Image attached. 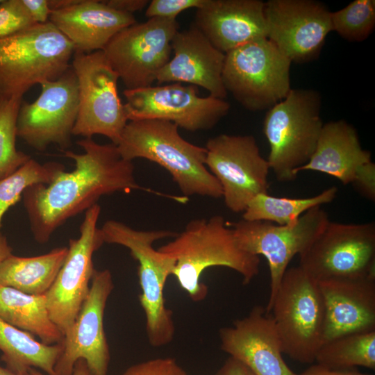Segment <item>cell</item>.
I'll return each mask as SVG.
<instances>
[{"mask_svg": "<svg viewBox=\"0 0 375 375\" xmlns=\"http://www.w3.org/2000/svg\"><path fill=\"white\" fill-rule=\"evenodd\" d=\"M83 153L65 151L74 169L60 173L49 184H35L23 193L31 233L39 244L47 243L69 218L97 204L103 195L141 190L176 200V197L139 185L132 161L124 160L114 144L92 138L78 140Z\"/></svg>", "mask_w": 375, "mask_h": 375, "instance_id": "obj_1", "label": "cell"}, {"mask_svg": "<svg viewBox=\"0 0 375 375\" xmlns=\"http://www.w3.org/2000/svg\"><path fill=\"white\" fill-rule=\"evenodd\" d=\"M158 250L176 260L172 275L195 302L204 300L208 287L200 278L208 267H226L249 284L259 273L260 258L238 245L232 228L219 215L190 221L183 231Z\"/></svg>", "mask_w": 375, "mask_h": 375, "instance_id": "obj_2", "label": "cell"}, {"mask_svg": "<svg viewBox=\"0 0 375 375\" xmlns=\"http://www.w3.org/2000/svg\"><path fill=\"white\" fill-rule=\"evenodd\" d=\"M116 146L126 160L144 158L162 166L185 197H222L219 183L206 165V148L185 140L173 122L158 119L128 121Z\"/></svg>", "mask_w": 375, "mask_h": 375, "instance_id": "obj_3", "label": "cell"}, {"mask_svg": "<svg viewBox=\"0 0 375 375\" xmlns=\"http://www.w3.org/2000/svg\"><path fill=\"white\" fill-rule=\"evenodd\" d=\"M104 243L124 246L138 262V275L141 293L139 301L146 317V331L149 344L160 347L174 339L175 325L172 311L167 308L163 296L169 276L172 275L176 260L155 249L153 243L178 233L169 230H137L113 219L100 228Z\"/></svg>", "mask_w": 375, "mask_h": 375, "instance_id": "obj_4", "label": "cell"}, {"mask_svg": "<svg viewBox=\"0 0 375 375\" xmlns=\"http://www.w3.org/2000/svg\"><path fill=\"white\" fill-rule=\"evenodd\" d=\"M72 42L51 23L35 24L0 40V96L22 97L71 67Z\"/></svg>", "mask_w": 375, "mask_h": 375, "instance_id": "obj_5", "label": "cell"}, {"mask_svg": "<svg viewBox=\"0 0 375 375\" xmlns=\"http://www.w3.org/2000/svg\"><path fill=\"white\" fill-rule=\"evenodd\" d=\"M321 97L313 90L291 89L269 108L263 132L269 144L267 162L280 182H290L312 156L323 126Z\"/></svg>", "mask_w": 375, "mask_h": 375, "instance_id": "obj_6", "label": "cell"}, {"mask_svg": "<svg viewBox=\"0 0 375 375\" xmlns=\"http://www.w3.org/2000/svg\"><path fill=\"white\" fill-rule=\"evenodd\" d=\"M269 313L283 353L301 363L315 361L322 344L326 315L318 283L299 266L287 269Z\"/></svg>", "mask_w": 375, "mask_h": 375, "instance_id": "obj_7", "label": "cell"}, {"mask_svg": "<svg viewBox=\"0 0 375 375\" xmlns=\"http://www.w3.org/2000/svg\"><path fill=\"white\" fill-rule=\"evenodd\" d=\"M291 61L267 38L225 53L222 78L226 92L246 109H269L291 90Z\"/></svg>", "mask_w": 375, "mask_h": 375, "instance_id": "obj_8", "label": "cell"}, {"mask_svg": "<svg viewBox=\"0 0 375 375\" xmlns=\"http://www.w3.org/2000/svg\"><path fill=\"white\" fill-rule=\"evenodd\" d=\"M71 67L78 88V111L72 135H102L117 145L128 119L118 95L117 74L103 51H74Z\"/></svg>", "mask_w": 375, "mask_h": 375, "instance_id": "obj_9", "label": "cell"}, {"mask_svg": "<svg viewBox=\"0 0 375 375\" xmlns=\"http://www.w3.org/2000/svg\"><path fill=\"white\" fill-rule=\"evenodd\" d=\"M299 256V266L317 283L375 277V224L329 222Z\"/></svg>", "mask_w": 375, "mask_h": 375, "instance_id": "obj_10", "label": "cell"}, {"mask_svg": "<svg viewBox=\"0 0 375 375\" xmlns=\"http://www.w3.org/2000/svg\"><path fill=\"white\" fill-rule=\"evenodd\" d=\"M176 19L149 18L118 32L103 51L126 90L152 86L172 54Z\"/></svg>", "mask_w": 375, "mask_h": 375, "instance_id": "obj_11", "label": "cell"}, {"mask_svg": "<svg viewBox=\"0 0 375 375\" xmlns=\"http://www.w3.org/2000/svg\"><path fill=\"white\" fill-rule=\"evenodd\" d=\"M330 222L321 206L303 213L297 222L288 225L265 221L241 219L233 224V232L238 245L251 254L263 256L270 273V294L266 312L272 301L288 266L297 254L303 252Z\"/></svg>", "mask_w": 375, "mask_h": 375, "instance_id": "obj_12", "label": "cell"}, {"mask_svg": "<svg viewBox=\"0 0 375 375\" xmlns=\"http://www.w3.org/2000/svg\"><path fill=\"white\" fill-rule=\"evenodd\" d=\"M205 148L206 165L219 183L230 210L243 212L253 197L267 193L269 166L253 135L220 134Z\"/></svg>", "mask_w": 375, "mask_h": 375, "instance_id": "obj_13", "label": "cell"}, {"mask_svg": "<svg viewBox=\"0 0 375 375\" xmlns=\"http://www.w3.org/2000/svg\"><path fill=\"white\" fill-rule=\"evenodd\" d=\"M124 109L128 121L158 119L174 123L188 131L213 128L230 109L228 102L210 95H198L197 87L174 83L125 90Z\"/></svg>", "mask_w": 375, "mask_h": 375, "instance_id": "obj_14", "label": "cell"}, {"mask_svg": "<svg viewBox=\"0 0 375 375\" xmlns=\"http://www.w3.org/2000/svg\"><path fill=\"white\" fill-rule=\"evenodd\" d=\"M101 207L85 211L80 235L70 239L65 260L45 294L49 316L63 336L74 323L90 290L94 268L92 257L104 244L97 222Z\"/></svg>", "mask_w": 375, "mask_h": 375, "instance_id": "obj_15", "label": "cell"}, {"mask_svg": "<svg viewBox=\"0 0 375 375\" xmlns=\"http://www.w3.org/2000/svg\"><path fill=\"white\" fill-rule=\"evenodd\" d=\"M41 92L32 103L22 101L17 119V136L38 151L54 144H71L78 111V88L72 67L54 81L40 84Z\"/></svg>", "mask_w": 375, "mask_h": 375, "instance_id": "obj_16", "label": "cell"}, {"mask_svg": "<svg viewBox=\"0 0 375 375\" xmlns=\"http://www.w3.org/2000/svg\"><path fill=\"white\" fill-rule=\"evenodd\" d=\"M88 294L62 342V351L54 367L55 375H71L75 363L84 360L91 375H108L110 360L104 331L106 303L114 284L109 269H94Z\"/></svg>", "mask_w": 375, "mask_h": 375, "instance_id": "obj_17", "label": "cell"}, {"mask_svg": "<svg viewBox=\"0 0 375 375\" xmlns=\"http://www.w3.org/2000/svg\"><path fill=\"white\" fill-rule=\"evenodd\" d=\"M264 13L267 38L291 62L316 59L332 31L331 12L317 1L269 0Z\"/></svg>", "mask_w": 375, "mask_h": 375, "instance_id": "obj_18", "label": "cell"}, {"mask_svg": "<svg viewBox=\"0 0 375 375\" xmlns=\"http://www.w3.org/2000/svg\"><path fill=\"white\" fill-rule=\"evenodd\" d=\"M221 349L247 367L254 375H298L285 362L274 320L265 308L249 313L219 331Z\"/></svg>", "mask_w": 375, "mask_h": 375, "instance_id": "obj_19", "label": "cell"}, {"mask_svg": "<svg viewBox=\"0 0 375 375\" xmlns=\"http://www.w3.org/2000/svg\"><path fill=\"white\" fill-rule=\"evenodd\" d=\"M173 56L160 71L159 83H187L207 90L210 95L224 99L227 92L222 74L225 53L215 48L193 24L178 31L172 40Z\"/></svg>", "mask_w": 375, "mask_h": 375, "instance_id": "obj_20", "label": "cell"}, {"mask_svg": "<svg viewBox=\"0 0 375 375\" xmlns=\"http://www.w3.org/2000/svg\"><path fill=\"white\" fill-rule=\"evenodd\" d=\"M318 284L326 313L322 344L343 335L375 331V277L333 278Z\"/></svg>", "mask_w": 375, "mask_h": 375, "instance_id": "obj_21", "label": "cell"}, {"mask_svg": "<svg viewBox=\"0 0 375 375\" xmlns=\"http://www.w3.org/2000/svg\"><path fill=\"white\" fill-rule=\"evenodd\" d=\"M265 2L260 0H206L197 9L194 25L226 53L247 42L267 38Z\"/></svg>", "mask_w": 375, "mask_h": 375, "instance_id": "obj_22", "label": "cell"}, {"mask_svg": "<svg viewBox=\"0 0 375 375\" xmlns=\"http://www.w3.org/2000/svg\"><path fill=\"white\" fill-rule=\"evenodd\" d=\"M49 22L73 44L74 51H103L120 31L136 23L133 14L115 10L104 1L81 0L51 11Z\"/></svg>", "mask_w": 375, "mask_h": 375, "instance_id": "obj_23", "label": "cell"}, {"mask_svg": "<svg viewBox=\"0 0 375 375\" xmlns=\"http://www.w3.org/2000/svg\"><path fill=\"white\" fill-rule=\"evenodd\" d=\"M372 161L362 148L357 131L344 120L323 124L315 151L309 161L297 170L319 172L344 185L352 183L360 168Z\"/></svg>", "mask_w": 375, "mask_h": 375, "instance_id": "obj_24", "label": "cell"}, {"mask_svg": "<svg viewBox=\"0 0 375 375\" xmlns=\"http://www.w3.org/2000/svg\"><path fill=\"white\" fill-rule=\"evenodd\" d=\"M68 252L57 247L33 257L8 256L0 265V285L31 295H44L53 283Z\"/></svg>", "mask_w": 375, "mask_h": 375, "instance_id": "obj_25", "label": "cell"}, {"mask_svg": "<svg viewBox=\"0 0 375 375\" xmlns=\"http://www.w3.org/2000/svg\"><path fill=\"white\" fill-rule=\"evenodd\" d=\"M0 318L36 335L45 344H56L63 340L62 333L49 316L45 294H28L0 285Z\"/></svg>", "mask_w": 375, "mask_h": 375, "instance_id": "obj_26", "label": "cell"}, {"mask_svg": "<svg viewBox=\"0 0 375 375\" xmlns=\"http://www.w3.org/2000/svg\"><path fill=\"white\" fill-rule=\"evenodd\" d=\"M1 359L14 372H26L39 368L48 375H55L54 367L62 351V342L47 345L32 334L19 329L0 318Z\"/></svg>", "mask_w": 375, "mask_h": 375, "instance_id": "obj_27", "label": "cell"}, {"mask_svg": "<svg viewBox=\"0 0 375 375\" xmlns=\"http://www.w3.org/2000/svg\"><path fill=\"white\" fill-rule=\"evenodd\" d=\"M337 192V188L333 186L314 197L299 199L259 194L248 203L242 219L274 222L278 225L291 224L310 209L331 203Z\"/></svg>", "mask_w": 375, "mask_h": 375, "instance_id": "obj_28", "label": "cell"}, {"mask_svg": "<svg viewBox=\"0 0 375 375\" xmlns=\"http://www.w3.org/2000/svg\"><path fill=\"white\" fill-rule=\"evenodd\" d=\"M315 360L332 369L363 367L375 369V331L335 338L322 344Z\"/></svg>", "mask_w": 375, "mask_h": 375, "instance_id": "obj_29", "label": "cell"}, {"mask_svg": "<svg viewBox=\"0 0 375 375\" xmlns=\"http://www.w3.org/2000/svg\"><path fill=\"white\" fill-rule=\"evenodd\" d=\"M65 166L58 162L40 163L30 158L10 176L0 179V229L6 212L22 198L23 193L35 184H49Z\"/></svg>", "mask_w": 375, "mask_h": 375, "instance_id": "obj_30", "label": "cell"}, {"mask_svg": "<svg viewBox=\"0 0 375 375\" xmlns=\"http://www.w3.org/2000/svg\"><path fill=\"white\" fill-rule=\"evenodd\" d=\"M22 97L0 96V179L14 173L31 157L16 148L17 119Z\"/></svg>", "mask_w": 375, "mask_h": 375, "instance_id": "obj_31", "label": "cell"}, {"mask_svg": "<svg viewBox=\"0 0 375 375\" xmlns=\"http://www.w3.org/2000/svg\"><path fill=\"white\" fill-rule=\"evenodd\" d=\"M332 31L352 42L366 40L375 27V1L355 0L331 13Z\"/></svg>", "mask_w": 375, "mask_h": 375, "instance_id": "obj_32", "label": "cell"}, {"mask_svg": "<svg viewBox=\"0 0 375 375\" xmlns=\"http://www.w3.org/2000/svg\"><path fill=\"white\" fill-rule=\"evenodd\" d=\"M35 24L20 0L0 3V40Z\"/></svg>", "mask_w": 375, "mask_h": 375, "instance_id": "obj_33", "label": "cell"}, {"mask_svg": "<svg viewBox=\"0 0 375 375\" xmlns=\"http://www.w3.org/2000/svg\"><path fill=\"white\" fill-rule=\"evenodd\" d=\"M122 375H188L172 358H158L133 365Z\"/></svg>", "mask_w": 375, "mask_h": 375, "instance_id": "obj_34", "label": "cell"}, {"mask_svg": "<svg viewBox=\"0 0 375 375\" xmlns=\"http://www.w3.org/2000/svg\"><path fill=\"white\" fill-rule=\"evenodd\" d=\"M206 2V0H152L149 3L145 15L149 19H176L180 12L190 8H200Z\"/></svg>", "mask_w": 375, "mask_h": 375, "instance_id": "obj_35", "label": "cell"}, {"mask_svg": "<svg viewBox=\"0 0 375 375\" xmlns=\"http://www.w3.org/2000/svg\"><path fill=\"white\" fill-rule=\"evenodd\" d=\"M363 197L375 200V164L371 161L362 166L351 183Z\"/></svg>", "mask_w": 375, "mask_h": 375, "instance_id": "obj_36", "label": "cell"}, {"mask_svg": "<svg viewBox=\"0 0 375 375\" xmlns=\"http://www.w3.org/2000/svg\"><path fill=\"white\" fill-rule=\"evenodd\" d=\"M21 3L35 24L49 22L51 13L48 0H20Z\"/></svg>", "mask_w": 375, "mask_h": 375, "instance_id": "obj_37", "label": "cell"}, {"mask_svg": "<svg viewBox=\"0 0 375 375\" xmlns=\"http://www.w3.org/2000/svg\"><path fill=\"white\" fill-rule=\"evenodd\" d=\"M298 375H373L362 373L357 367L347 369H332L319 364L310 366L303 373Z\"/></svg>", "mask_w": 375, "mask_h": 375, "instance_id": "obj_38", "label": "cell"}, {"mask_svg": "<svg viewBox=\"0 0 375 375\" xmlns=\"http://www.w3.org/2000/svg\"><path fill=\"white\" fill-rule=\"evenodd\" d=\"M109 7L124 12H133L141 10L149 1L147 0H108L104 1Z\"/></svg>", "mask_w": 375, "mask_h": 375, "instance_id": "obj_39", "label": "cell"}, {"mask_svg": "<svg viewBox=\"0 0 375 375\" xmlns=\"http://www.w3.org/2000/svg\"><path fill=\"white\" fill-rule=\"evenodd\" d=\"M215 375H254L243 363L229 357Z\"/></svg>", "mask_w": 375, "mask_h": 375, "instance_id": "obj_40", "label": "cell"}, {"mask_svg": "<svg viewBox=\"0 0 375 375\" xmlns=\"http://www.w3.org/2000/svg\"><path fill=\"white\" fill-rule=\"evenodd\" d=\"M29 372L32 375H44L35 368H30ZM71 375H91L86 362L83 359L77 360Z\"/></svg>", "mask_w": 375, "mask_h": 375, "instance_id": "obj_41", "label": "cell"}, {"mask_svg": "<svg viewBox=\"0 0 375 375\" xmlns=\"http://www.w3.org/2000/svg\"><path fill=\"white\" fill-rule=\"evenodd\" d=\"M12 253V249L9 244L6 237L1 232L0 229V265Z\"/></svg>", "mask_w": 375, "mask_h": 375, "instance_id": "obj_42", "label": "cell"}, {"mask_svg": "<svg viewBox=\"0 0 375 375\" xmlns=\"http://www.w3.org/2000/svg\"><path fill=\"white\" fill-rule=\"evenodd\" d=\"M0 375H32L29 370L26 372H14L6 367H2L0 365Z\"/></svg>", "mask_w": 375, "mask_h": 375, "instance_id": "obj_43", "label": "cell"}, {"mask_svg": "<svg viewBox=\"0 0 375 375\" xmlns=\"http://www.w3.org/2000/svg\"><path fill=\"white\" fill-rule=\"evenodd\" d=\"M2 1H3V0H0V3H1Z\"/></svg>", "mask_w": 375, "mask_h": 375, "instance_id": "obj_44", "label": "cell"}]
</instances>
